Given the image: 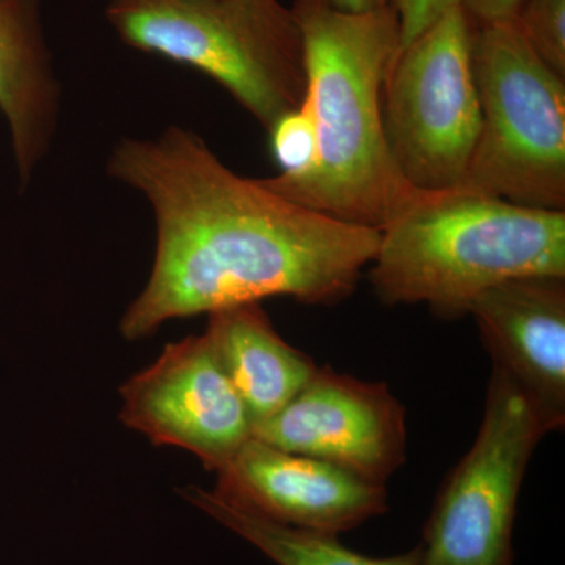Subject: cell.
Wrapping results in <instances>:
<instances>
[{
    "mask_svg": "<svg viewBox=\"0 0 565 565\" xmlns=\"http://www.w3.org/2000/svg\"><path fill=\"white\" fill-rule=\"evenodd\" d=\"M514 20L535 54L565 77V0H522Z\"/></svg>",
    "mask_w": 565,
    "mask_h": 565,
    "instance_id": "15",
    "label": "cell"
},
{
    "mask_svg": "<svg viewBox=\"0 0 565 565\" xmlns=\"http://www.w3.org/2000/svg\"><path fill=\"white\" fill-rule=\"evenodd\" d=\"M473 32L462 6L455 7L397 52L386 74V145L415 191H451L467 177L481 129Z\"/></svg>",
    "mask_w": 565,
    "mask_h": 565,
    "instance_id": "6",
    "label": "cell"
},
{
    "mask_svg": "<svg viewBox=\"0 0 565 565\" xmlns=\"http://www.w3.org/2000/svg\"><path fill=\"white\" fill-rule=\"evenodd\" d=\"M204 337L252 416L253 429L280 412L318 366L274 329L259 303L207 315Z\"/></svg>",
    "mask_w": 565,
    "mask_h": 565,
    "instance_id": "13",
    "label": "cell"
},
{
    "mask_svg": "<svg viewBox=\"0 0 565 565\" xmlns=\"http://www.w3.org/2000/svg\"><path fill=\"white\" fill-rule=\"evenodd\" d=\"M61 106L43 0H0V111L9 126L20 191H28L51 151Z\"/></svg>",
    "mask_w": 565,
    "mask_h": 565,
    "instance_id": "12",
    "label": "cell"
},
{
    "mask_svg": "<svg viewBox=\"0 0 565 565\" xmlns=\"http://www.w3.org/2000/svg\"><path fill=\"white\" fill-rule=\"evenodd\" d=\"M107 174L143 193L156 221L150 278L122 315L128 341L172 319L291 297L349 299L381 232L289 202L230 170L206 141L170 126L154 140L122 139Z\"/></svg>",
    "mask_w": 565,
    "mask_h": 565,
    "instance_id": "1",
    "label": "cell"
},
{
    "mask_svg": "<svg viewBox=\"0 0 565 565\" xmlns=\"http://www.w3.org/2000/svg\"><path fill=\"white\" fill-rule=\"evenodd\" d=\"M291 10L302 32L316 156L308 172L262 178L263 184L308 210L382 232L416 192L390 154L382 111L399 51L396 10L390 3L344 13L330 0H294Z\"/></svg>",
    "mask_w": 565,
    "mask_h": 565,
    "instance_id": "2",
    "label": "cell"
},
{
    "mask_svg": "<svg viewBox=\"0 0 565 565\" xmlns=\"http://www.w3.org/2000/svg\"><path fill=\"white\" fill-rule=\"evenodd\" d=\"M226 504L278 525L340 535L388 511L384 484L250 438L217 470Z\"/></svg>",
    "mask_w": 565,
    "mask_h": 565,
    "instance_id": "10",
    "label": "cell"
},
{
    "mask_svg": "<svg viewBox=\"0 0 565 565\" xmlns=\"http://www.w3.org/2000/svg\"><path fill=\"white\" fill-rule=\"evenodd\" d=\"M120 394L129 429L192 452L206 470H221L253 437L252 416L204 333L167 344Z\"/></svg>",
    "mask_w": 565,
    "mask_h": 565,
    "instance_id": "8",
    "label": "cell"
},
{
    "mask_svg": "<svg viewBox=\"0 0 565 565\" xmlns=\"http://www.w3.org/2000/svg\"><path fill=\"white\" fill-rule=\"evenodd\" d=\"M471 63L481 129L462 188L565 211V77L515 20L475 25Z\"/></svg>",
    "mask_w": 565,
    "mask_h": 565,
    "instance_id": "5",
    "label": "cell"
},
{
    "mask_svg": "<svg viewBox=\"0 0 565 565\" xmlns=\"http://www.w3.org/2000/svg\"><path fill=\"white\" fill-rule=\"evenodd\" d=\"M522 0H462V9L475 25L514 20Z\"/></svg>",
    "mask_w": 565,
    "mask_h": 565,
    "instance_id": "18",
    "label": "cell"
},
{
    "mask_svg": "<svg viewBox=\"0 0 565 565\" xmlns=\"http://www.w3.org/2000/svg\"><path fill=\"white\" fill-rule=\"evenodd\" d=\"M182 497L278 565H422L419 545L401 555L366 556L341 544L338 535L297 530L247 514L226 504L211 490L189 487L182 490Z\"/></svg>",
    "mask_w": 565,
    "mask_h": 565,
    "instance_id": "14",
    "label": "cell"
},
{
    "mask_svg": "<svg viewBox=\"0 0 565 565\" xmlns=\"http://www.w3.org/2000/svg\"><path fill=\"white\" fill-rule=\"evenodd\" d=\"M270 150L282 177H297L310 170L316 156L313 118L305 104L288 111L269 129Z\"/></svg>",
    "mask_w": 565,
    "mask_h": 565,
    "instance_id": "16",
    "label": "cell"
},
{
    "mask_svg": "<svg viewBox=\"0 0 565 565\" xmlns=\"http://www.w3.org/2000/svg\"><path fill=\"white\" fill-rule=\"evenodd\" d=\"M370 281L385 305L424 303L444 319L514 278L565 277V211L457 188L416 191L381 232Z\"/></svg>",
    "mask_w": 565,
    "mask_h": 565,
    "instance_id": "3",
    "label": "cell"
},
{
    "mask_svg": "<svg viewBox=\"0 0 565 565\" xmlns=\"http://www.w3.org/2000/svg\"><path fill=\"white\" fill-rule=\"evenodd\" d=\"M330 3L344 13L362 14L384 9L392 0H330Z\"/></svg>",
    "mask_w": 565,
    "mask_h": 565,
    "instance_id": "19",
    "label": "cell"
},
{
    "mask_svg": "<svg viewBox=\"0 0 565 565\" xmlns=\"http://www.w3.org/2000/svg\"><path fill=\"white\" fill-rule=\"evenodd\" d=\"M460 3L462 0H392L399 20V51Z\"/></svg>",
    "mask_w": 565,
    "mask_h": 565,
    "instance_id": "17",
    "label": "cell"
},
{
    "mask_svg": "<svg viewBox=\"0 0 565 565\" xmlns=\"http://www.w3.org/2000/svg\"><path fill=\"white\" fill-rule=\"evenodd\" d=\"M546 435L519 386L493 367L479 433L424 525L422 565H514L516 501Z\"/></svg>",
    "mask_w": 565,
    "mask_h": 565,
    "instance_id": "7",
    "label": "cell"
},
{
    "mask_svg": "<svg viewBox=\"0 0 565 565\" xmlns=\"http://www.w3.org/2000/svg\"><path fill=\"white\" fill-rule=\"evenodd\" d=\"M473 316L493 367L511 379L545 433L565 424V277L500 282L476 297Z\"/></svg>",
    "mask_w": 565,
    "mask_h": 565,
    "instance_id": "11",
    "label": "cell"
},
{
    "mask_svg": "<svg viewBox=\"0 0 565 565\" xmlns=\"http://www.w3.org/2000/svg\"><path fill=\"white\" fill-rule=\"evenodd\" d=\"M253 438L385 486L405 462V408L382 382L318 366L280 412L255 426Z\"/></svg>",
    "mask_w": 565,
    "mask_h": 565,
    "instance_id": "9",
    "label": "cell"
},
{
    "mask_svg": "<svg viewBox=\"0 0 565 565\" xmlns=\"http://www.w3.org/2000/svg\"><path fill=\"white\" fill-rule=\"evenodd\" d=\"M106 20L132 50L221 84L259 125L303 103V39L280 0H110Z\"/></svg>",
    "mask_w": 565,
    "mask_h": 565,
    "instance_id": "4",
    "label": "cell"
}]
</instances>
